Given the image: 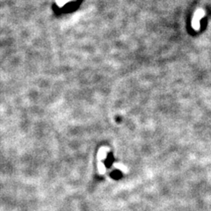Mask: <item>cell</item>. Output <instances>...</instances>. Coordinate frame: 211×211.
Segmentation results:
<instances>
[{
    "label": "cell",
    "instance_id": "6da1fadb",
    "mask_svg": "<svg viewBox=\"0 0 211 211\" xmlns=\"http://www.w3.org/2000/svg\"><path fill=\"white\" fill-rule=\"evenodd\" d=\"M114 166H115L116 168H118L119 170H120V171L124 172V173H126V172L128 171V170H127V168H126L124 165H122L121 164H120V165H119V164H115V165H114Z\"/></svg>",
    "mask_w": 211,
    "mask_h": 211
},
{
    "label": "cell",
    "instance_id": "7a4b0ae2",
    "mask_svg": "<svg viewBox=\"0 0 211 211\" xmlns=\"http://www.w3.org/2000/svg\"><path fill=\"white\" fill-rule=\"evenodd\" d=\"M56 2H57V4H58L60 6H62V5L65 4L68 2V0H56Z\"/></svg>",
    "mask_w": 211,
    "mask_h": 211
}]
</instances>
